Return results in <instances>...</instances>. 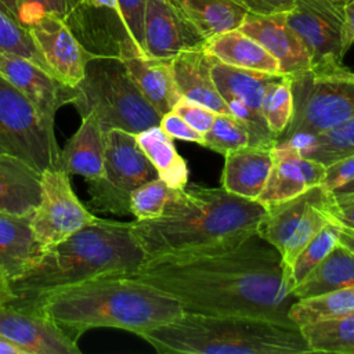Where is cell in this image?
<instances>
[{
	"mask_svg": "<svg viewBox=\"0 0 354 354\" xmlns=\"http://www.w3.org/2000/svg\"><path fill=\"white\" fill-rule=\"evenodd\" d=\"M129 275L173 296L184 311L242 314L293 324L278 250L257 234L223 246L147 257Z\"/></svg>",
	"mask_w": 354,
	"mask_h": 354,
	"instance_id": "obj_1",
	"label": "cell"
},
{
	"mask_svg": "<svg viewBox=\"0 0 354 354\" xmlns=\"http://www.w3.org/2000/svg\"><path fill=\"white\" fill-rule=\"evenodd\" d=\"M11 306L37 310L75 342L94 328H116L141 336L184 311L173 296L129 274L101 275Z\"/></svg>",
	"mask_w": 354,
	"mask_h": 354,
	"instance_id": "obj_2",
	"label": "cell"
},
{
	"mask_svg": "<svg viewBox=\"0 0 354 354\" xmlns=\"http://www.w3.org/2000/svg\"><path fill=\"white\" fill-rule=\"evenodd\" d=\"M266 207L224 188L187 184L173 189L163 213L131 221L147 257L235 243L257 234Z\"/></svg>",
	"mask_w": 354,
	"mask_h": 354,
	"instance_id": "obj_3",
	"label": "cell"
},
{
	"mask_svg": "<svg viewBox=\"0 0 354 354\" xmlns=\"http://www.w3.org/2000/svg\"><path fill=\"white\" fill-rule=\"evenodd\" d=\"M145 259L131 221L95 217L69 238L43 250L26 271L11 279L14 299L8 304H21L48 290L101 275L127 274Z\"/></svg>",
	"mask_w": 354,
	"mask_h": 354,
	"instance_id": "obj_4",
	"label": "cell"
},
{
	"mask_svg": "<svg viewBox=\"0 0 354 354\" xmlns=\"http://www.w3.org/2000/svg\"><path fill=\"white\" fill-rule=\"evenodd\" d=\"M140 337L162 354H304L297 325L242 314L183 311Z\"/></svg>",
	"mask_w": 354,
	"mask_h": 354,
	"instance_id": "obj_5",
	"label": "cell"
},
{
	"mask_svg": "<svg viewBox=\"0 0 354 354\" xmlns=\"http://www.w3.org/2000/svg\"><path fill=\"white\" fill-rule=\"evenodd\" d=\"M71 104L80 116L94 115L104 131L120 129L137 134L159 124L162 118L116 57H94L87 62Z\"/></svg>",
	"mask_w": 354,
	"mask_h": 354,
	"instance_id": "obj_6",
	"label": "cell"
},
{
	"mask_svg": "<svg viewBox=\"0 0 354 354\" xmlns=\"http://www.w3.org/2000/svg\"><path fill=\"white\" fill-rule=\"evenodd\" d=\"M104 138V174L86 180L90 206L102 213L126 216L130 214L131 192L156 178L158 173L140 148L136 134L111 129Z\"/></svg>",
	"mask_w": 354,
	"mask_h": 354,
	"instance_id": "obj_7",
	"label": "cell"
},
{
	"mask_svg": "<svg viewBox=\"0 0 354 354\" xmlns=\"http://www.w3.org/2000/svg\"><path fill=\"white\" fill-rule=\"evenodd\" d=\"M59 152L54 124L0 76V153L17 156L41 173L58 167Z\"/></svg>",
	"mask_w": 354,
	"mask_h": 354,
	"instance_id": "obj_8",
	"label": "cell"
},
{
	"mask_svg": "<svg viewBox=\"0 0 354 354\" xmlns=\"http://www.w3.org/2000/svg\"><path fill=\"white\" fill-rule=\"evenodd\" d=\"M293 111L275 141L315 136L354 116V84L317 76L311 69L289 76Z\"/></svg>",
	"mask_w": 354,
	"mask_h": 354,
	"instance_id": "obj_9",
	"label": "cell"
},
{
	"mask_svg": "<svg viewBox=\"0 0 354 354\" xmlns=\"http://www.w3.org/2000/svg\"><path fill=\"white\" fill-rule=\"evenodd\" d=\"M40 201L30 214V227L41 250L69 238L95 220L71 185L69 174L61 167L41 171Z\"/></svg>",
	"mask_w": 354,
	"mask_h": 354,
	"instance_id": "obj_10",
	"label": "cell"
},
{
	"mask_svg": "<svg viewBox=\"0 0 354 354\" xmlns=\"http://www.w3.org/2000/svg\"><path fill=\"white\" fill-rule=\"evenodd\" d=\"M346 0H295L285 12L286 22L303 41L311 58V71L325 72L342 65L346 48Z\"/></svg>",
	"mask_w": 354,
	"mask_h": 354,
	"instance_id": "obj_11",
	"label": "cell"
},
{
	"mask_svg": "<svg viewBox=\"0 0 354 354\" xmlns=\"http://www.w3.org/2000/svg\"><path fill=\"white\" fill-rule=\"evenodd\" d=\"M26 29L50 73L69 87L77 86L94 55L80 43L69 24L64 18L47 14Z\"/></svg>",
	"mask_w": 354,
	"mask_h": 354,
	"instance_id": "obj_12",
	"label": "cell"
},
{
	"mask_svg": "<svg viewBox=\"0 0 354 354\" xmlns=\"http://www.w3.org/2000/svg\"><path fill=\"white\" fill-rule=\"evenodd\" d=\"M0 335L18 344L26 354H80L77 342L33 308L0 306Z\"/></svg>",
	"mask_w": 354,
	"mask_h": 354,
	"instance_id": "obj_13",
	"label": "cell"
},
{
	"mask_svg": "<svg viewBox=\"0 0 354 354\" xmlns=\"http://www.w3.org/2000/svg\"><path fill=\"white\" fill-rule=\"evenodd\" d=\"M205 44L199 32L170 0H147L144 14V53L171 59L178 53Z\"/></svg>",
	"mask_w": 354,
	"mask_h": 354,
	"instance_id": "obj_14",
	"label": "cell"
},
{
	"mask_svg": "<svg viewBox=\"0 0 354 354\" xmlns=\"http://www.w3.org/2000/svg\"><path fill=\"white\" fill-rule=\"evenodd\" d=\"M0 76L18 88L51 124L55 123L57 111L72 101L73 87L29 59L0 53Z\"/></svg>",
	"mask_w": 354,
	"mask_h": 354,
	"instance_id": "obj_15",
	"label": "cell"
},
{
	"mask_svg": "<svg viewBox=\"0 0 354 354\" xmlns=\"http://www.w3.org/2000/svg\"><path fill=\"white\" fill-rule=\"evenodd\" d=\"M325 169L322 163L304 158L292 144L275 141L271 171L257 202L268 207L321 185Z\"/></svg>",
	"mask_w": 354,
	"mask_h": 354,
	"instance_id": "obj_16",
	"label": "cell"
},
{
	"mask_svg": "<svg viewBox=\"0 0 354 354\" xmlns=\"http://www.w3.org/2000/svg\"><path fill=\"white\" fill-rule=\"evenodd\" d=\"M118 58L145 100L160 116L171 111L181 100L173 77L171 59L147 55L129 36L119 43Z\"/></svg>",
	"mask_w": 354,
	"mask_h": 354,
	"instance_id": "obj_17",
	"label": "cell"
},
{
	"mask_svg": "<svg viewBox=\"0 0 354 354\" xmlns=\"http://www.w3.org/2000/svg\"><path fill=\"white\" fill-rule=\"evenodd\" d=\"M238 29L253 37L277 59L282 75L293 76L313 68L307 48L286 22L285 14L248 12Z\"/></svg>",
	"mask_w": 354,
	"mask_h": 354,
	"instance_id": "obj_18",
	"label": "cell"
},
{
	"mask_svg": "<svg viewBox=\"0 0 354 354\" xmlns=\"http://www.w3.org/2000/svg\"><path fill=\"white\" fill-rule=\"evenodd\" d=\"M214 58L203 46L184 50L171 58L176 88L181 98L201 104L216 113H231L210 75Z\"/></svg>",
	"mask_w": 354,
	"mask_h": 354,
	"instance_id": "obj_19",
	"label": "cell"
},
{
	"mask_svg": "<svg viewBox=\"0 0 354 354\" xmlns=\"http://www.w3.org/2000/svg\"><path fill=\"white\" fill-rule=\"evenodd\" d=\"M274 160V145H245L224 155L221 188L257 201L261 195Z\"/></svg>",
	"mask_w": 354,
	"mask_h": 354,
	"instance_id": "obj_20",
	"label": "cell"
},
{
	"mask_svg": "<svg viewBox=\"0 0 354 354\" xmlns=\"http://www.w3.org/2000/svg\"><path fill=\"white\" fill-rule=\"evenodd\" d=\"M105 131L94 115L82 116L75 134L59 152L58 167L69 176L77 174L84 180H94L104 174Z\"/></svg>",
	"mask_w": 354,
	"mask_h": 354,
	"instance_id": "obj_21",
	"label": "cell"
},
{
	"mask_svg": "<svg viewBox=\"0 0 354 354\" xmlns=\"http://www.w3.org/2000/svg\"><path fill=\"white\" fill-rule=\"evenodd\" d=\"M40 177L22 159L0 153V212L32 214L40 201Z\"/></svg>",
	"mask_w": 354,
	"mask_h": 354,
	"instance_id": "obj_22",
	"label": "cell"
},
{
	"mask_svg": "<svg viewBox=\"0 0 354 354\" xmlns=\"http://www.w3.org/2000/svg\"><path fill=\"white\" fill-rule=\"evenodd\" d=\"M41 252L30 227V214L0 212V271L10 281L26 271Z\"/></svg>",
	"mask_w": 354,
	"mask_h": 354,
	"instance_id": "obj_23",
	"label": "cell"
},
{
	"mask_svg": "<svg viewBox=\"0 0 354 354\" xmlns=\"http://www.w3.org/2000/svg\"><path fill=\"white\" fill-rule=\"evenodd\" d=\"M329 196L330 191L315 185L290 199L266 207V214L257 227V235L281 253L307 210L314 203L325 201Z\"/></svg>",
	"mask_w": 354,
	"mask_h": 354,
	"instance_id": "obj_24",
	"label": "cell"
},
{
	"mask_svg": "<svg viewBox=\"0 0 354 354\" xmlns=\"http://www.w3.org/2000/svg\"><path fill=\"white\" fill-rule=\"evenodd\" d=\"M203 47L214 59L223 64L272 75H282L277 59L260 43L238 28L209 37Z\"/></svg>",
	"mask_w": 354,
	"mask_h": 354,
	"instance_id": "obj_25",
	"label": "cell"
},
{
	"mask_svg": "<svg viewBox=\"0 0 354 354\" xmlns=\"http://www.w3.org/2000/svg\"><path fill=\"white\" fill-rule=\"evenodd\" d=\"M210 75L217 91L225 102L241 101L253 112L261 113V102L267 87L281 75L243 69L223 64L217 59L210 66Z\"/></svg>",
	"mask_w": 354,
	"mask_h": 354,
	"instance_id": "obj_26",
	"label": "cell"
},
{
	"mask_svg": "<svg viewBox=\"0 0 354 354\" xmlns=\"http://www.w3.org/2000/svg\"><path fill=\"white\" fill-rule=\"evenodd\" d=\"M354 285V252L336 243L324 260L292 289L296 300Z\"/></svg>",
	"mask_w": 354,
	"mask_h": 354,
	"instance_id": "obj_27",
	"label": "cell"
},
{
	"mask_svg": "<svg viewBox=\"0 0 354 354\" xmlns=\"http://www.w3.org/2000/svg\"><path fill=\"white\" fill-rule=\"evenodd\" d=\"M205 41L218 33L236 29L248 14L232 0H170Z\"/></svg>",
	"mask_w": 354,
	"mask_h": 354,
	"instance_id": "obj_28",
	"label": "cell"
},
{
	"mask_svg": "<svg viewBox=\"0 0 354 354\" xmlns=\"http://www.w3.org/2000/svg\"><path fill=\"white\" fill-rule=\"evenodd\" d=\"M136 138L160 180L173 189L188 184L187 162L177 152L173 138L159 124L137 133Z\"/></svg>",
	"mask_w": 354,
	"mask_h": 354,
	"instance_id": "obj_29",
	"label": "cell"
},
{
	"mask_svg": "<svg viewBox=\"0 0 354 354\" xmlns=\"http://www.w3.org/2000/svg\"><path fill=\"white\" fill-rule=\"evenodd\" d=\"M308 159L328 166L354 153V116L315 136L286 140Z\"/></svg>",
	"mask_w": 354,
	"mask_h": 354,
	"instance_id": "obj_30",
	"label": "cell"
},
{
	"mask_svg": "<svg viewBox=\"0 0 354 354\" xmlns=\"http://www.w3.org/2000/svg\"><path fill=\"white\" fill-rule=\"evenodd\" d=\"M310 353L354 354V311L299 326Z\"/></svg>",
	"mask_w": 354,
	"mask_h": 354,
	"instance_id": "obj_31",
	"label": "cell"
},
{
	"mask_svg": "<svg viewBox=\"0 0 354 354\" xmlns=\"http://www.w3.org/2000/svg\"><path fill=\"white\" fill-rule=\"evenodd\" d=\"M354 311V285L344 286L319 296L295 300L289 310L290 321L301 326Z\"/></svg>",
	"mask_w": 354,
	"mask_h": 354,
	"instance_id": "obj_32",
	"label": "cell"
},
{
	"mask_svg": "<svg viewBox=\"0 0 354 354\" xmlns=\"http://www.w3.org/2000/svg\"><path fill=\"white\" fill-rule=\"evenodd\" d=\"M340 227L342 224L337 220L332 218L296 256L295 261L286 271V279L290 290L297 283H300L339 242Z\"/></svg>",
	"mask_w": 354,
	"mask_h": 354,
	"instance_id": "obj_33",
	"label": "cell"
},
{
	"mask_svg": "<svg viewBox=\"0 0 354 354\" xmlns=\"http://www.w3.org/2000/svg\"><path fill=\"white\" fill-rule=\"evenodd\" d=\"M333 203V196H330L325 201H321L318 203H314L307 213L304 214L300 224L293 231L292 236L283 246L282 252L279 253L282 264L285 267V271L289 270L292 263L295 261L296 256L301 252V249L319 232V230L333 218L330 214V206Z\"/></svg>",
	"mask_w": 354,
	"mask_h": 354,
	"instance_id": "obj_34",
	"label": "cell"
},
{
	"mask_svg": "<svg viewBox=\"0 0 354 354\" xmlns=\"http://www.w3.org/2000/svg\"><path fill=\"white\" fill-rule=\"evenodd\" d=\"M293 111V95L289 76L281 75L266 90L261 113L267 127L275 136V140L286 130Z\"/></svg>",
	"mask_w": 354,
	"mask_h": 354,
	"instance_id": "obj_35",
	"label": "cell"
},
{
	"mask_svg": "<svg viewBox=\"0 0 354 354\" xmlns=\"http://www.w3.org/2000/svg\"><path fill=\"white\" fill-rule=\"evenodd\" d=\"M248 144L249 131L245 123L232 113H217L210 129L203 134L202 147L225 155Z\"/></svg>",
	"mask_w": 354,
	"mask_h": 354,
	"instance_id": "obj_36",
	"label": "cell"
},
{
	"mask_svg": "<svg viewBox=\"0 0 354 354\" xmlns=\"http://www.w3.org/2000/svg\"><path fill=\"white\" fill-rule=\"evenodd\" d=\"M0 53L29 59L50 73L29 30L1 8H0Z\"/></svg>",
	"mask_w": 354,
	"mask_h": 354,
	"instance_id": "obj_37",
	"label": "cell"
},
{
	"mask_svg": "<svg viewBox=\"0 0 354 354\" xmlns=\"http://www.w3.org/2000/svg\"><path fill=\"white\" fill-rule=\"evenodd\" d=\"M173 188H170L159 177L140 185L130 195V214L136 220H151L159 217L167 201L170 199Z\"/></svg>",
	"mask_w": 354,
	"mask_h": 354,
	"instance_id": "obj_38",
	"label": "cell"
},
{
	"mask_svg": "<svg viewBox=\"0 0 354 354\" xmlns=\"http://www.w3.org/2000/svg\"><path fill=\"white\" fill-rule=\"evenodd\" d=\"M76 6H79V0H17V19L25 28L47 14L68 22Z\"/></svg>",
	"mask_w": 354,
	"mask_h": 354,
	"instance_id": "obj_39",
	"label": "cell"
},
{
	"mask_svg": "<svg viewBox=\"0 0 354 354\" xmlns=\"http://www.w3.org/2000/svg\"><path fill=\"white\" fill-rule=\"evenodd\" d=\"M147 0H118V19L126 35L144 51V14Z\"/></svg>",
	"mask_w": 354,
	"mask_h": 354,
	"instance_id": "obj_40",
	"label": "cell"
},
{
	"mask_svg": "<svg viewBox=\"0 0 354 354\" xmlns=\"http://www.w3.org/2000/svg\"><path fill=\"white\" fill-rule=\"evenodd\" d=\"M171 111L180 115L191 127H194L201 134H205L210 129L217 115L214 111L184 98H181Z\"/></svg>",
	"mask_w": 354,
	"mask_h": 354,
	"instance_id": "obj_41",
	"label": "cell"
},
{
	"mask_svg": "<svg viewBox=\"0 0 354 354\" xmlns=\"http://www.w3.org/2000/svg\"><path fill=\"white\" fill-rule=\"evenodd\" d=\"M159 126L166 131L173 140H184L189 142H196L202 145L203 142V134L196 131L194 127H191L180 115H177L174 111H169L165 115H162Z\"/></svg>",
	"mask_w": 354,
	"mask_h": 354,
	"instance_id": "obj_42",
	"label": "cell"
},
{
	"mask_svg": "<svg viewBox=\"0 0 354 354\" xmlns=\"http://www.w3.org/2000/svg\"><path fill=\"white\" fill-rule=\"evenodd\" d=\"M351 180H354V153L328 165L321 187L332 192Z\"/></svg>",
	"mask_w": 354,
	"mask_h": 354,
	"instance_id": "obj_43",
	"label": "cell"
},
{
	"mask_svg": "<svg viewBox=\"0 0 354 354\" xmlns=\"http://www.w3.org/2000/svg\"><path fill=\"white\" fill-rule=\"evenodd\" d=\"M249 14L271 15L285 14L292 7L295 0H232Z\"/></svg>",
	"mask_w": 354,
	"mask_h": 354,
	"instance_id": "obj_44",
	"label": "cell"
},
{
	"mask_svg": "<svg viewBox=\"0 0 354 354\" xmlns=\"http://www.w3.org/2000/svg\"><path fill=\"white\" fill-rule=\"evenodd\" d=\"M330 214L342 225L354 227V196L342 201H333L330 206Z\"/></svg>",
	"mask_w": 354,
	"mask_h": 354,
	"instance_id": "obj_45",
	"label": "cell"
},
{
	"mask_svg": "<svg viewBox=\"0 0 354 354\" xmlns=\"http://www.w3.org/2000/svg\"><path fill=\"white\" fill-rule=\"evenodd\" d=\"M354 43V0L344 1V32L343 44L346 51Z\"/></svg>",
	"mask_w": 354,
	"mask_h": 354,
	"instance_id": "obj_46",
	"label": "cell"
},
{
	"mask_svg": "<svg viewBox=\"0 0 354 354\" xmlns=\"http://www.w3.org/2000/svg\"><path fill=\"white\" fill-rule=\"evenodd\" d=\"M314 72V71H313ZM317 76L321 77H329V79H337V80H343L347 83H353L354 84V72L346 69L343 65L333 68L330 71H325V72H314Z\"/></svg>",
	"mask_w": 354,
	"mask_h": 354,
	"instance_id": "obj_47",
	"label": "cell"
},
{
	"mask_svg": "<svg viewBox=\"0 0 354 354\" xmlns=\"http://www.w3.org/2000/svg\"><path fill=\"white\" fill-rule=\"evenodd\" d=\"M79 6L87 8H105L118 18V0H79Z\"/></svg>",
	"mask_w": 354,
	"mask_h": 354,
	"instance_id": "obj_48",
	"label": "cell"
},
{
	"mask_svg": "<svg viewBox=\"0 0 354 354\" xmlns=\"http://www.w3.org/2000/svg\"><path fill=\"white\" fill-rule=\"evenodd\" d=\"M14 299V293L10 286V278L0 271V306L8 304Z\"/></svg>",
	"mask_w": 354,
	"mask_h": 354,
	"instance_id": "obj_49",
	"label": "cell"
},
{
	"mask_svg": "<svg viewBox=\"0 0 354 354\" xmlns=\"http://www.w3.org/2000/svg\"><path fill=\"white\" fill-rule=\"evenodd\" d=\"M339 243L354 252V227L342 225L339 232Z\"/></svg>",
	"mask_w": 354,
	"mask_h": 354,
	"instance_id": "obj_50",
	"label": "cell"
},
{
	"mask_svg": "<svg viewBox=\"0 0 354 354\" xmlns=\"http://www.w3.org/2000/svg\"><path fill=\"white\" fill-rule=\"evenodd\" d=\"M332 196H333V201H342V199H346V198H351L354 196V180L348 181L347 184L333 189L332 192Z\"/></svg>",
	"mask_w": 354,
	"mask_h": 354,
	"instance_id": "obj_51",
	"label": "cell"
},
{
	"mask_svg": "<svg viewBox=\"0 0 354 354\" xmlns=\"http://www.w3.org/2000/svg\"><path fill=\"white\" fill-rule=\"evenodd\" d=\"M0 354H26L18 344L0 335Z\"/></svg>",
	"mask_w": 354,
	"mask_h": 354,
	"instance_id": "obj_52",
	"label": "cell"
},
{
	"mask_svg": "<svg viewBox=\"0 0 354 354\" xmlns=\"http://www.w3.org/2000/svg\"><path fill=\"white\" fill-rule=\"evenodd\" d=\"M0 8L17 19V0H0Z\"/></svg>",
	"mask_w": 354,
	"mask_h": 354,
	"instance_id": "obj_53",
	"label": "cell"
}]
</instances>
